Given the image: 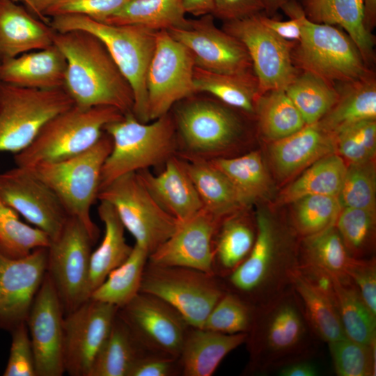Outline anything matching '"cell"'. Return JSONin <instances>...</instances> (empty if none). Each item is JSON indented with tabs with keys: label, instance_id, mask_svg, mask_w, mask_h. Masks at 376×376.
<instances>
[{
	"label": "cell",
	"instance_id": "cell-1",
	"mask_svg": "<svg viewBox=\"0 0 376 376\" xmlns=\"http://www.w3.org/2000/svg\"><path fill=\"white\" fill-rule=\"evenodd\" d=\"M53 41L65 58L64 88L75 104L109 106L124 115L132 113V87L97 36L78 29L55 31Z\"/></svg>",
	"mask_w": 376,
	"mask_h": 376
},
{
	"label": "cell",
	"instance_id": "cell-2",
	"mask_svg": "<svg viewBox=\"0 0 376 376\" xmlns=\"http://www.w3.org/2000/svg\"><path fill=\"white\" fill-rule=\"evenodd\" d=\"M310 332L313 333L292 288L256 306L246 341L248 370L267 373L308 359L313 348Z\"/></svg>",
	"mask_w": 376,
	"mask_h": 376
},
{
	"label": "cell",
	"instance_id": "cell-3",
	"mask_svg": "<svg viewBox=\"0 0 376 376\" xmlns=\"http://www.w3.org/2000/svg\"><path fill=\"white\" fill-rule=\"evenodd\" d=\"M256 236L246 260L229 276L231 291L255 307L292 288L299 253L287 245L281 231L265 212L256 217Z\"/></svg>",
	"mask_w": 376,
	"mask_h": 376
},
{
	"label": "cell",
	"instance_id": "cell-4",
	"mask_svg": "<svg viewBox=\"0 0 376 376\" xmlns=\"http://www.w3.org/2000/svg\"><path fill=\"white\" fill-rule=\"evenodd\" d=\"M152 121L141 122L129 113L104 126L112 148L102 168L100 191L125 174L165 164L175 155L178 138L173 116L169 112Z\"/></svg>",
	"mask_w": 376,
	"mask_h": 376
},
{
	"label": "cell",
	"instance_id": "cell-5",
	"mask_svg": "<svg viewBox=\"0 0 376 376\" xmlns=\"http://www.w3.org/2000/svg\"><path fill=\"white\" fill-rule=\"evenodd\" d=\"M49 24L56 31L78 29L97 36L132 87V113L141 122L149 121L146 77L157 31L138 25L107 24L79 15L54 17Z\"/></svg>",
	"mask_w": 376,
	"mask_h": 376
},
{
	"label": "cell",
	"instance_id": "cell-6",
	"mask_svg": "<svg viewBox=\"0 0 376 376\" xmlns=\"http://www.w3.org/2000/svg\"><path fill=\"white\" fill-rule=\"evenodd\" d=\"M115 107L89 108L74 104L49 119L25 149L14 155L17 166L31 169L39 164L62 161L92 147L104 126L123 118Z\"/></svg>",
	"mask_w": 376,
	"mask_h": 376
},
{
	"label": "cell",
	"instance_id": "cell-7",
	"mask_svg": "<svg viewBox=\"0 0 376 376\" xmlns=\"http://www.w3.org/2000/svg\"><path fill=\"white\" fill-rule=\"evenodd\" d=\"M111 148V138L104 132L92 147L76 156L28 169L54 191L69 216L84 224L94 243L100 230L90 210L97 199L102 168Z\"/></svg>",
	"mask_w": 376,
	"mask_h": 376
},
{
	"label": "cell",
	"instance_id": "cell-8",
	"mask_svg": "<svg viewBox=\"0 0 376 376\" xmlns=\"http://www.w3.org/2000/svg\"><path fill=\"white\" fill-rule=\"evenodd\" d=\"M296 10L302 34L292 48V59L297 69L314 74L334 84L357 81L370 72L357 47L336 26L318 24L308 19L299 3Z\"/></svg>",
	"mask_w": 376,
	"mask_h": 376
},
{
	"label": "cell",
	"instance_id": "cell-9",
	"mask_svg": "<svg viewBox=\"0 0 376 376\" xmlns=\"http://www.w3.org/2000/svg\"><path fill=\"white\" fill-rule=\"evenodd\" d=\"M74 104L64 86L36 89L0 81V152H21L49 119Z\"/></svg>",
	"mask_w": 376,
	"mask_h": 376
},
{
	"label": "cell",
	"instance_id": "cell-10",
	"mask_svg": "<svg viewBox=\"0 0 376 376\" xmlns=\"http://www.w3.org/2000/svg\"><path fill=\"white\" fill-rule=\"evenodd\" d=\"M217 276L179 266L147 262L140 292L155 295L174 308L191 327L202 328L226 291Z\"/></svg>",
	"mask_w": 376,
	"mask_h": 376
},
{
	"label": "cell",
	"instance_id": "cell-11",
	"mask_svg": "<svg viewBox=\"0 0 376 376\" xmlns=\"http://www.w3.org/2000/svg\"><path fill=\"white\" fill-rule=\"evenodd\" d=\"M230 108L207 98L190 99L179 105L173 116L185 150L180 156L210 160L235 146L244 127Z\"/></svg>",
	"mask_w": 376,
	"mask_h": 376
},
{
	"label": "cell",
	"instance_id": "cell-12",
	"mask_svg": "<svg viewBox=\"0 0 376 376\" xmlns=\"http://www.w3.org/2000/svg\"><path fill=\"white\" fill-rule=\"evenodd\" d=\"M97 199L114 207L135 243L149 255L173 234L180 223L159 205L136 172L112 181L98 192Z\"/></svg>",
	"mask_w": 376,
	"mask_h": 376
},
{
	"label": "cell",
	"instance_id": "cell-13",
	"mask_svg": "<svg viewBox=\"0 0 376 376\" xmlns=\"http://www.w3.org/2000/svg\"><path fill=\"white\" fill-rule=\"evenodd\" d=\"M93 244L84 224L69 216L47 247L46 272L60 299L64 315L88 299L87 285Z\"/></svg>",
	"mask_w": 376,
	"mask_h": 376
},
{
	"label": "cell",
	"instance_id": "cell-14",
	"mask_svg": "<svg viewBox=\"0 0 376 376\" xmlns=\"http://www.w3.org/2000/svg\"><path fill=\"white\" fill-rule=\"evenodd\" d=\"M194 57L167 30L157 31L146 77L148 120L170 112L171 107L196 93Z\"/></svg>",
	"mask_w": 376,
	"mask_h": 376
},
{
	"label": "cell",
	"instance_id": "cell-15",
	"mask_svg": "<svg viewBox=\"0 0 376 376\" xmlns=\"http://www.w3.org/2000/svg\"><path fill=\"white\" fill-rule=\"evenodd\" d=\"M260 13L224 22L223 29L245 47L262 94L285 90L299 71L292 59L294 42L281 38L267 28L260 20Z\"/></svg>",
	"mask_w": 376,
	"mask_h": 376
},
{
	"label": "cell",
	"instance_id": "cell-16",
	"mask_svg": "<svg viewBox=\"0 0 376 376\" xmlns=\"http://www.w3.org/2000/svg\"><path fill=\"white\" fill-rule=\"evenodd\" d=\"M117 314L146 352L178 359L190 327L166 301L139 292Z\"/></svg>",
	"mask_w": 376,
	"mask_h": 376
},
{
	"label": "cell",
	"instance_id": "cell-17",
	"mask_svg": "<svg viewBox=\"0 0 376 376\" xmlns=\"http://www.w3.org/2000/svg\"><path fill=\"white\" fill-rule=\"evenodd\" d=\"M118 308L88 298L63 321V362L70 376H88L93 362L109 335Z\"/></svg>",
	"mask_w": 376,
	"mask_h": 376
},
{
	"label": "cell",
	"instance_id": "cell-18",
	"mask_svg": "<svg viewBox=\"0 0 376 376\" xmlns=\"http://www.w3.org/2000/svg\"><path fill=\"white\" fill-rule=\"evenodd\" d=\"M212 14L188 19L181 26L170 29V35L191 53L195 66L219 73L252 70L249 54L236 38L214 22Z\"/></svg>",
	"mask_w": 376,
	"mask_h": 376
},
{
	"label": "cell",
	"instance_id": "cell-19",
	"mask_svg": "<svg viewBox=\"0 0 376 376\" xmlns=\"http://www.w3.org/2000/svg\"><path fill=\"white\" fill-rule=\"evenodd\" d=\"M3 201L52 240L69 215L54 191L31 170L15 166L0 173Z\"/></svg>",
	"mask_w": 376,
	"mask_h": 376
},
{
	"label": "cell",
	"instance_id": "cell-20",
	"mask_svg": "<svg viewBox=\"0 0 376 376\" xmlns=\"http://www.w3.org/2000/svg\"><path fill=\"white\" fill-rule=\"evenodd\" d=\"M47 247L21 258L0 251V329L11 331L26 322L47 272Z\"/></svg>",
	"mask_w": 376,
	"mask_h": 376
},
{
	"label": "cell",
	"instance_id": "cell-21",
	"mask_svg": "<svg viewBox=\"0 0 376 376\" xmlns=\"http://www.w3.org/2000/svg\"><path fill=\"white\" fill-rule=\"evenodd\" d=\"M64 313L47 275L33 300L26 323L34 354L36 376H61Z\"/></svg>",
	"mask_w": 376,
	"mask_h": 376
},
{
	"label": "cell",
	"instance_id": "cell-22",
	"mask_svg": "<svg viewBox=\"0 0 376 376\" xmlns=\"http://www.w3.org/2000/svg\"><path fill=\"white\" fill-rule=\"evenodd\" d=\"M221 220L202 208L180 222L173 234L149 255L148 261L214 274V238Z\"/></svg>",
	"mask_w": 376,
	"mask_h": 376
},
{
	"label": "cell",
	"instance_id": "cell-23",
	"mask_svg": "<svg viewBox=\"0 0 376 376\" xmlns=\"http://www.w3.org/2000/svg\"><path fill=\"white\" fill-rule=\"evenodd\" d=\"M55 30L14 0H0V63L54 44Z\"/></svg>",
	"mask_w": 376,
	"mask_h": 376
},
{
	"label": "cell",
	"instance_id": "cell-24",
	"mask_svg": "<svg viewBox=\"0 0 376 376\" xmlns=\"http://www.w3.org/2000/svg\"><path fill=\"white\" fill-rule=\"evenodd\" d=\"M336 153L334 134L318 122L272 142L269 155L276 174L290 178L320 158Z\"/></svg>",
	"mask_w": 376,
	"mask_h": 376
},
{
	"label": "cell",
	"instance_id": "cell-25",
	"mask_svg": "<svg viewBox=\"0 0 376 376\" xmlns=\"http://www.w3.org/2000/svg\"><path fill=\"white\" fill-rule=\"evenodd\" d=\"M165 165L158 175L148 169L136 173L159 205L181 222L201 210L203 204L181 158L174 155Z\"/></svg>",
	"mask_w": 376,
	"mask_h": 376
},
{
	"label": "cell",
	"instance_id": "cell-26",
	"mask_svg": "<svg viewBox=\"0 0 376 376\" xmlns=\"http://www.w3.org/2000/svg\"><path fill=\"white\" fill-rule=\"evenodd\" d=\"M66 60L53 44L0 63V81L29 88L64 86Z\"/></svg>",
	"mask_w": 376,
	"mask_h": 376
},
{
	"label": "cell",
	"instance_id": "cell-27",
	"mask_svg": "<svg viewBox=\"0 0 376 376\" xmlns=\"http://www.w3.org/2000/svg\"><path fill=\"white\" fill-rule=\"evenodd\" d=\"M247 333L226 334L189 327L178 357L185 376H211L224 357L246 343Z\"/></svg>",
	"mask_w": 376,
	"mask_h": 376
},
{
	"label": "cell",
	"instance_id": "cell-28",
	"mask_svg": "<svg viewBox=\"0 0 376 376\" xmlns=\"http://www.w3.org/2000/svg\"><path fill=\"white\" fill-rule=\"evenodd\" d=\"M310 21L340 26L354 42L366 65L373 60V37L364 24L363 0H300Z\"/></svg>",
	"mask_w": 376,
	"mask_h": 376
},
{
	"label": "cell",
	"instance_id": "cell-29",
	"mask_svg": "<svg viewBox=\"0 0 376 376\" xmlns=\"http://www.w3.org/2000/svg\"><path fill=\"white\" fill-rule=\"evenodd\" d=\"M203 204V208L223 219L244 210L248 205L229 179L208 160L180 156Z\"/></svg>",
	"mask_w": 376,
	"mask_h": 376
},
{
	"label": "cell",
	"instance_id": "cell-30",
	"mask_svg": "<svg viewBox=\"0 0 376 376\" xmlns=\"http://www.w3.org/2000/svg\"><path fill=\"white\" fill-rule=\"evenodd\" d=\"M100 202L97 212L104 226V234L100 244L91 255L87 285L88 298L109 274L126 260L133 249L126 242L125 228L114 207L107 201Z\"/></svg>",
	"mask_w": 376,
	"mask_h": 376
},
{
	"label": "cell",
	"instance_id": "cell-31",
	"mask_svg": "<svg viewBox=\"0 0 376 376\" xmlns=\"http://www.w3.org/2000/svg\"><path fill=\"white\" fill-rule=\"evenodd\" d=\"M243 211V210H242ZM224 217L214 238V273L227 277L248 257L255 242L256 224L241 212Z\"/></svg>",
	"mask_w": 376,
	"mask_h": 376
},
{
	"label": "cell",
	"instance_id": "cell-32",
	"mask_svg": "<svg viewBox=\"0 0 376 376\" xmlns=\"http://www.w3.org/2000/svg\"><path fill=\"white\" fill-rule=\"evenodd\" d=\"M193 81L196 93H207L222 103L248 113H255L260 95L253 70L241 73H219L195 66Z\"/></svg>",
	"mask_w": 376,
	"mask_h": 376
},
{
	"label": "cell",
	"instance_id": "cell-33",
	"mask_svg": "<svg viewBox=\"0 0 376 376\" xmlns=\"http://www.w3.org/2000/svg\"><path fill=\"white\" fill-rule=\"evenodd\" d=\"M376 118V81L372 72L343 84L337 102L318 122L325 130L335 133L348 125Z\"/></svg>",
	"mask_w": 376,
	"mask_h": 376
},
{
	"label": "cell",
	"instance_id": "cell-34",
	"mask_svg": "<svg viewBox=\"0 0 376 376\" xmlns=\"http://www.w3.org/2000/svg\"><path fill=\"white\" fill-rule=\"evenodd\" d=\"M332 278L334 301L345 336L360 343L376 345V315L347 275Z\"/></svg>",
	"mask_w": 376,
	"mask_h": 376
},
{
	"label": "cell",
	"instance_id": "cell-35",
	"mask_svg": "<svg viewBox=\"0 0 376 376\" xmlns=\"http://www.w3.org/2000/svg\"><path fill=\"white\" fill-rule=\"evenodd\" d=\"M292 288L313 333L327 343L345 337L335 302L313 285L297 270Z\"/></svg>",
	"mask_w": 376,
	"mask_h": 376
},
{
	"label": "cell",
	"instance_id": "cell-36",
	"mask_svg": "<svg viewBox=\"0 0 376 376\" xmlns=\"http://www.w3.org/2000/svg\"><path fill=\"white\" fill-rule=\"evenodd\" d=\"M347 166L337 153L330 154L307 167L281 193V203H291L308 195L338 197Z\"/></svg>",
	"mask_w": 376,
	"mask_h": 376
},
{
	"label": "cell",
	"instance_id": "cell-37",
	"mask_svg": "<svg viewBox=\"0 0 376 376\" xmlns=\"http://www.w3.org/2000/svg\"><path fill=\"white\" fill-rule=\"evenodd\" d=\"M208 161L229 179L248 205L270 194L271 179L259 152Z\"/></svg>",
	"mask_w": 376,
	"mask_h": 376
},
{
	"label": "cell",
	"instance_id": "cell-38",
	"mask_svg": "<svg viewBox=\"0 0 376 376\" xmlns=\"http://www.w3.org/2000/svg\"><path fill=\"white\" fill-rule=\"evenodd\" d=\"M145 352L117 314L88 376H128L137 359Z\"/></svg>",
	"mask_w": 376,
	"mask_h": 376
},
{
	"label": "cell",
	"instance_id": "cell-39",
	"mask_svg": "<svg viewBox=\"0 0 376 376\" xmlns=\"http://www.w3.org/2000/svg\"><path fill=\"white\" fill-rule=\"evenodd\" d=\"M185 14L182 0H131L102 22L159 31L183 26L187 21Z\"/></svg>",
	"mask_w": 376,
	"mask_h": 376
},
{
	"label": "cell",
	"instance_id": "cell-40",
	"mask_svg": "<svg viewBox=\"0 0 376 376\" xmlns=\"http://www.w3.org/2000/svg\"><path fill=\"white\" fill-rule=\"evenodd\" d=\"M148 256V250L135 243L126 260L109 274L89 298L118 308L126 305L140 292Z\"/></svg>",
	"mask_w": 376,
	"mask_h": 376
},
{
	"label": "cell",
	"instance_id": "cell-41",
	"mask_svg": "<svg viewBox=\"0 0 376 376\" xmlns=\"http://www.w3.org/2000/svg\"><path fill=\"white\" fill-rule=\"evenodd\" d=\"M261 135L273 142L301 129L305 122L285 90H272L260 94L256 102Z\"/></svg>",
	"mask_w": 376,
	"mask_h": 376
},
{
	"label": "cell",
	"instance_id": "cell-42",
	"mask_svg": "<svg viewBox=\"0 0 376 376\" xmlns=\"http://www.w3.org/2000/svg\"><path fill=\"white\" fill-rule=\"evenodd\" d=\"M285 91L306 125L319 122L334 106L339 92L334 84L308 72L298 73Z\"/></svg>",
	"mask_w": 376,
	"mask_h": 376
},
{
	"label": "cell",
	"instance_id": "cell-43",
	"mask_svg": "<svg viewBox=\"0 0 376 376\" xmlns=\"http://www.w3.org/2000/svg\"><path fill=\"white\" fill-rule=\"evenodd\" d=\"M350 256L335 226L305 237L299 263L320 268L332 276L347 275L345 269Z\"/></svg>",
	"mask_w": 376,
	"mask_h": 376
},
{
	"label": "cell",
	"instance_id": "cell-44",
	"mask_svg": "<svg viewBox=\"0 0 376 376\" xmlns=\"http://www.w3.org/2000/svg\"><path fill=\"white\" fill-rule=\"evenodd\" d=\"M50 241L45 232L22 222L19 214L0 196V251L3 254L24 257L36 249L48 247Z\"/></svg>",
	"mask_w": 376,
	"mask_h": 376
},
{
	"label": "cell",
	"instance_id": "cell-45",
	"mask_svg": "<svg viewBox=\"0 0 376 376\" xmlns=\"http://www.w3.org/2000/svg\"><path fill=\"white\" fill-rule=\"evenodd\" d=\"M335 226L350 256L367 258L373 250L375 212L342 207Z\"/></svg>",
	"mask_w": 376,
	"mask_h": 376
},
{
	"label": "cell",
	"instance_id": "cell-46",
	"mask_svg": "<svg viewBox=\"0 0 376 376\" xmlns=\"http://www.w3.org/2000/svg\"><path fill=\"white\" fill-rule=\"evenodd\" d=\"M293 203L294 226L304 237L334 226L342 208L337 196L327 195H308Z\"/></svg>",
	"mask_w": 376,
	"mask_h": 376
},
{
	"label": "cell",
	"instance_id": "cell-47",
	"mask_svg": "<svg viewBox=\"0 0 376 376\" xmlns=\"http://www.w3.org/2000/svg\"><path fill=\"white\" fill-rule=\"evenodd\" d=\"M256 307L238 295L226 290L207 317L203 329L226 334L249 331Z\"/></svg>",
	"mask_w": 376,
	"mask_h": 376
},
{
	"label": "cell",
	"instance_id": "cell-48",
	"mask_svg": "<svg viewBox=\"0 0 376 376\" xmlns=\"http://www.w3.org/2000/svg\"><path fill=\"white\" fill-rule=\"evenodd\" d=\"M375 180L373 159L347 166L338 197L341 207L375 212Z\"/></svg>",
	"mask_w": 376,
	"mask_h": 376
},
{
	"label": "cell",
	"instance_id": "cell-49",
	"mask_svg": "<svg viewBox=\"0 0 376 376\" xmlns=\"http://www.w3.org/2000/svg\"><path fill=\"white\" fill-rule=\"evenodd\" d=\"M328 345L337 375H375V345L360 343L346 336Z\"/></svg>",
	"mask_w": 376,
	"mask_h": 376
},
{
	"label": "cell",
	"instance_id": "cell-50",
	"mask_svg": "<svg viewBox=\"0 0 376 376\" xmlns=\"http://www.w3.org/2000/svg\"><path fill=\"white\" fill-rule=\"evenodd\" d=\"M336 151L350 164L373 159L376 151V121L367 120L345 127L334 133Z\"/></svg>",
	"mask_w": 376,
	"mask_h": 376
},
{
	"label": "cell",
	"instance_id": "cell-51",
	"mask_svg": "<svg viewBox=\"0 0 376 376\" xmlns=\"http://www.w3.org/2000/svg\"><path fill=\"white\" fill-rule=\"evenodd\" d=\"M131 0H55L45 12V16L52 17L68 15H84L104 22Z\"/></svg>",
	"mask_w": 376,
	"mask_h": 376
},
{
	"label": "cell",
	"instance_id": "cell-52",
	"mask_svg": "<svg viewBox=\"0 0 376 376\" xmlns=\"http://www.w3.org/2000/svg\"><path fill=\"white\" fill-rule=\"evenodd\" d=\"M11 344L3 376H36L34 354L26 322L11 331Z\"/></svg>",
	"mask_w": 376,
	"mask_h": 376
},
{
	"label": "cell",
	"instance_id": "cell-53",
	"mask_svg": "<svg viewBox=\"0 0 376 376\" xmlns=\"http://www.w3.org/2000/svg\"><path fill=\"white\" fill-rule=\"evenodd\" d=\"M345 274L357 288L366 305L376 315L375 259L355 258L350 256Z\"/></svg>",
	"mask_w": 376,
	"mask_h": 376
},
{
	"label": "cell",
	"instance_id": "cell-54",
	"mask_svg": "<svg viewBox=\"0 0 376 376\" xmlns=\"http://www.w3.org/2000/svg\"><path fill=\"white\" fill-rule=\"evenodd\" d=\"M180 373L178 359L146 352L139 357L128 376H171Z\"/></svg>",
	"mask_w": 376,
	"mask_h": 376
},
{
	"label": "cell",
	"instance_id": "cell-55",
	"mask_svg": "<svg viewBox=\"0 0 376 376\" xmlns=\"http://www.w3.org/2000/svg\"><path fill=\"white\" fill-rule=\"evenodd\" d=\"M296 1H290L281 8L290 17L289 20L281 21L260 14V20L267 28L281 38L292 42H298L302 34L301 22L296 10Z\"/></svg>",
	"mask_w": 376,
	"mask_h": 376
},
{
	"label": "cell",
	"instance_id": "cell-56",
	"mask_svg": "<svg viewBox=\"0 0 376 376\" xmlns=\"http://www.w3.org/2000/svg\"><path fill=\"white\" fill-rule=\"evenodd\" d=\"M265 8L263 0H214L212 15L227 22L260 13Z\"/></svg>",
	"mask_w": 376,
	"mask_h": 376
},
{
	"label": "cell",
	"instance_id": "cell-57",
	"mask_svg": "<svg viewBox=\"0 0 376 376\" xmlns=\"http://www.w3.org/2000/svg\"><path fill=\"white\" fill-rule=\"evenodd\" d=\"M281 376H316L318 368L307 359H301L290 363L279 368Z\"/></svg>",
	"mask_w": 376,
	"mask_h": 376
},
{
	"label": "cell",
	"instance_id": "cell-58",
	"mask_svg": "<svg viewBox=\"0 0 376 376\" xmlns=\"http://www.w3.org/2000/svg\"><path fill=\"white\" fill-rule=\"evenodd\" d=\"M182 6L186 13L201 17L212 13L214 0H182Z\"/></svg>",
	"mask_w": 376,
	"mask_h": 376
},
{
	"label": "cell",
	"instance_id": "cell-59",
	"mask_svg": "<svg viewBox=\"0 0 376 376\" xmlns=\"http://www.w3.org/2000/svg\"><path fill=\"white\" fill-rule=\"evenodd\" d=\"M55 0H26V8L41 20L49 23L45 12Z\"/></svg>",
	"mask_w": 376,
	"mask_h": 376
},
{
	"label": "cell",
	"instance_id": "cell-60",
	"mask_svg": "<svg viewBox=\"0 0 376 376\" xmlns=\"http://www.w3.org/2000/svg\"><path fill=\"white\" fill-rule=\"evenodd\" d=\"M364 24L371 32L376 24V0H363Z\"/></svg>",
	"mask_w": 376,
	"mask_h": 376
},
{
	"label": "cell",
	"instance_id": "cell-61",
	"mask_svg": "<svg viewBox=\"0 0 376 376\" xmlns=\"http://www.w3.org/2000/svg\"><path fill=\"white\" fill-rule=\"evenodd\" d=\"M265 3V12L268 15L276 13L285 3L294 0H263Z\"/></svg>",
	"mask_w": 376,
	"mask_h": 376
},
{
	"label": "cell",
	"instance_id": "cell-62",
	"mask_svg": "<svg viewBox=\"0 0 376 376\" xmlns=\"http://www.w3.org/2000/svg\"><path fill=\"white\" fill-rule=\"evenodd\" d=\"M14 1L18 3L21 2L24 3V5L26 7V0H14Z\"/></svg>",
	"mask_w": 376,
	"mask_h": 376
}]
</instances>
